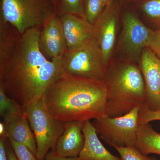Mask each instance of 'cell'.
<instances>
[{
    "instance_id": "cell-23",
    "label": "cell",
    "mask_w": 160,
    "mask_h": 160,
    "mask_svg": "<svg viewBox=\"0 0 160 160\" xmlns=\"http://www.w3.org/2000/svg\"><path fill=\"white\" fill-rule=\"evenodd\" d=\"M8 140L18 160H38L26 146L13 140Z\"/></svg>"
},
{
    "instance_id": "cell-18",
    "label": "cell",
    "mask_w": 160,
    "mask_h": 160,
    "mask_svg": "<svg viewBox=\"0 0 160 160\" xmlns=\"http://www.w3.org/2000/svg\"><path fill=\"white\" fill-rule=\"evenodd\" d=\"M25 115L23 106L9 97L3 89L0 88V115L3 122Z\"/></svg>"
},
{
    "instance_id": "cell-27",
    "label": "cell",
    "mask_w": 160,
    "mask_h": 160,
    "mask_svg": "<svg viewBox=\"0 0 160 160\" xmlns=\"http://www.w3.org/2000/svg\"><path fill=\"white\" fill-rule=\"evenodd\" d=\"M6 154H7V160H18L14 152L12 149L10 142L8 139L6 141Z\"/></svg>"
},
{
    "instance_id": "cell-12",
    "label": "cell",
    "mask_w": 160,
    "mask_h": 160,
    "mask_svg": "<svg viewBox=\"0 0 160 160\" xmlns=\"http://www.w3.org/2000/svg\"><path fill=\"white\" fill-rule=\"evenodd\" d=\"M67 50L75 49L94 37L93 26L84 18L68 13L60 17Z\"/></svg>"
},
{
    "instance_id": "cell-25",
    "label": "cell",
    "mask_w": 160,
    "mask_h": 160,
    "mask_svg": "<svg viewBox=\"0 0 160 160\" xmlns=\"http://www.w3.org/2000/svg\"><path fill=\"white\" fill-rule=\"evenodd\" d=\"M148 48L160 58V29L155 31L153 30L149 40Z\"/></svg>"
},
{
    "instance_id": "cell-24",
    "label": "cell",
    "mask_w": 160,
    "mask_h": 160,
    "mask_svg": "<svg viewBox=\"0 0 160 160\" xmlns=\"http://www.w3.org/2000/svg\"><path fill=\"white\" fill-rule=\"evenodd\" d=\"M154 121H160V110H149L146 105L141 107L139 113V125Z\"/></svg>"
},
{
    "instance_id": "cell-15",
    "label": "cell",
    "mask_w": 160,
    "mask_h": 160,
    "mask_svg": "<svg viewBox=\"0 0 160 160\" xmlns=\"http://www.w3.org/2000/svg\"><path fill=\"white\" fill-rule=\"evenodd\" d=\"M2 122L5 126V137L26 146L37 157L36 140L26 115Z\"/></svg>"
},
{
    "instance_id": "cell-28",
    "label": "cell",
    "mask_w": 160,
    "mask_h": 160,
    "mask_svg": "<svg viewBox=\"0 0 160 160\" xmlns=\"http://www.w3.org/2000/svg\"><path fill=\"white\" fill-rule=\"evenodd\" d=\"M6 138L0 137V160H8L6 148Z\"/></svg>"
},
{
    "instance_id": "cell-2",
    "label": "cell",
    "mask_w": 160,
    "mask_h": 160,
    "mask_svg": "<svg viewBox=\"0 0 160 160\" xmlns=\"http://www.w3.org/2000/svg\"><path fill=\"white\" fill-rule=\"evenodd\" d=\"M104 81L63 74L46 89L43 98L52 115L63 122H84L106 115Z\"/></svg>"
},
{
    "instance_id": "cell-26",
    "label": "cell",
    "mask_w": 160,
    "mask_h": 160,
    "mask_svg": "<svg viewBox=\"0 0 160 160\" xmlns=\"http://www.w3.org/2000/svg\"><path fill=\"white\" fill-rule=\"evenodd\" d=\"M45 160H82L78 156L65 157L57 153L54 149H51L46 155Z\"/></svg>"
},
{
    "instance_id": "cell-30",
    "label": "cell",
    "mask_w": 160,
    "mask_h": 160,
    "mask_svg": "<svg viewBox=\"0 0 160 160\" xmlns=\"http://www.w3.org/2000/svg\"><path fill=\"white\" fill-rule=\"evenodd\" d=\"M132 1H135V0H132Z\"/></svg>"
},
{
    "instance_id": "cell-20",
    "label": "cell",
    "mask_w": 160,
    "mask_h": 160,
    "mask_svg": "<svg viewBox=\"0 0 160 160\" xmlns=\"http://www.w3.org/2000/svg\"><path fill=\"white\" fill-rule=\"evenodd\" d=\"M59 17L70 13L85 18L83 0H60Z\"/></svg>"
},
{
    "instance_id": "cell-22",
    "label": "cell",
    "mask_w": 160,
    "mask_h": 160,
    "mask_svg": "<svg viewBox=\"0 0 160 160\" xmlns=\"http://www.w3.org/2000/svg\"><path fill=\"white\" fill-rule=\"evenodd\" d=\"M114 148L119 154L120 160H158L142 154L135 146Z\"/></svg>"
},
{
    "instance_id": "cell-11",
    "label": "cell",
    "mask_w": 160,
    "mask_h": 160,
    "mask_svg": "<svg viewBox=\"0 0 160 160\" xmlns=\"http://www.w3.org/2000/svg\"><path fill=\"white\" fill-rule=\"evenodd\" d=\"M39 46L42 53L49 60L62 57L67 50L61 20L55 12L47 18L42 26Z\"/></svg>"
},
{
    "instance_id": "cell-1",
    "label": "cell",
    "mask_w": 160,
    "mask_h": 160,
    "mask_svg": "<svg viewBox=\"0 0 160 160\" xmlns=\"http://www.w3.org/2000/svg\"><path fill=\"white\" fill-rule=\"evenodd\" d=\"M41 28L20 34L11 56L0 66V88L24 109L42 98L47 88L63 74L62 57L49 60L40 50Z\"/></svg>"
},
{
    "instance_id": "cell-21",
    "label": "cell",
    "mask_w": 160,
    "mask_h": 160,
    "mask_svg": "<svg viewBox=\"0 0 160 160\" xmlns=\"http://www.w3.org/2000/svg\"><path fill=\"white\" fill-rule=\"evenodd\" d=\"M141 8L144 14L160 29V0H144Z\"/></svg>"
},
{
    "instance_id": "cell-14",
    "label": "cell",
    "mask_w": 160,
    "mask_h": 160,
    "mask_svg": "<svg viewBox=\"0 0 160 160\" xmlns=\"http://www.w3.org/2000/svg\"><path fill=\"white\" fill-rule=\"evenodd\" d=\"M82 132L85 143L78 157L82 160H120V158L109 152L98 137L90 121L83 122Z\"/></svg>"
},
{
    "instance_id": "cell-10",
    "label": "cell",
    "mask_w": 160,
    "mask_h": 160,
    "mask_svg": "<svg viewBox=\"0 0 160 160\" xmlns=\"http://www.w3.org/2000/svg\"><path fill=\"white\" fill-rule=\"evenodd\" d=\"M139 68L145 82L146 107L160 110V58L146 47L141 54Z\"/></svg>"
},
{
    "instance_id": "cell-8",
    "label": "cell",
    "mask_w": 160,
    "mask_h": 160,
    "mask_svg": "<svg viewBox=\"0 0 160 160\" xmlns=\"http://www.w3.org/2000/svg\"><path fill=\"white\" fill-rule=\"evenodd\" d=\"M116 1L105 7L93 25V37L99 46L106 68L116 40L119 6Z\"/></svg>"
},
{
    "instance_id": "cell-13",
    "label": "cell",
    "mask_w": 160,
    "mask_h": 160,
    "mask_svg": "<svg viewBox=\"0 0 160 160\" xmlns=\"http://www.w3.org/2000/svg\"><path fill=\"white\" fill-rule=\"evenodd\" d=\"M83 124V122H66L65 130L54 149L58 154L65 157L78 156L85 143Z\"/></svg>"
},
{
    "instance_id": "cell-4",
    "label": "cell",
    "mask_w": 160,
    "mask_h": 160,
    "mask_svg": "<svg viewBox=\"0 0 160 160\" xmlns=\"http://www.w3.org/2000/svg\"><path fill=\"white\" fill-rule=\"evenodd\" d=\"M1 15L22 34L27 29L42 27L55 12L52 0H1Z\"/></svg>"
},
{
    "instance_id": "cell-17",
    "label": "cell",
    "mask_w": 160,
    "mask_h": 160,
    "mask_svg": "<svg viewBox=\"0 0 160 160\" xmlns=\"http://www.w3.org/2000/svg\"><path fill=\"white\" fill-rule=\"evenodd\" d=\"M20 34L13 26L0 17V66L11 56Z\"/></svg>"
},
{
    "instance_id": "cell-29",
    "label": "cell",
    "mask_w": 160,
    "mask_h": 160,
    "mask_svg": "<svg viewBox=\"0 0 160 160\" xmlns=\"http://www.w3.org/2000/svg\"><path fill=\"white\" fill-rule=\"evenodd\" d=\"M116 0H104V4H105V7L106 6H108L109 4H111L113 2Z\"/></svg>"
},
{
    "instance_id": "cell-19",
    "label": "cell",
    "mask_w": 160,
    "mask_h": 160,
    "mask_svg": "<svg viewBox=\"0 0 160 160\" xmlns=\"http://www.w3.org/2000/svg\"><path fill=\"white\" fill-rule=\"evenodd\" d=\"M105 8L104 0H85V18L93 26Z\"/></svg>"
},
{
    "instance_id": "cell-5",
    "label": "cell",
    "mask_w": 160,
    "mask_h": 160,
    "mask_svg": "<svg viewBox=\"0 0 160 160\" xmlns=\"http://www.w3.org/2000/svg\"><path fill=\"white\" fill-rule=\"evenodd\" d=\"M36 140L37 158L45 160L47 153L54 149L62 134L66 122L57 120L49 112L43 97L24 109Z\"/></svg>"
},
{
    "instance_id": "cell-3",
    "label": "cell",
    "mask_w": 160,
    "mask_h": 160,
    "mask_svg": "<svg viewBox=\"0 0 160 160\" xmlns=\"http://www.w3.org/2000/svg\"><path fill=\"white\" fill-rule=\"evenodd\" d=\"M104 83L107 89L106 114L121 116L146 105L145 82L139 67L123 62L106 68Z\"/></svg>"
},
{
    "instance_id": "cell-6",
    "label": "cell",
    "mask_w": 160,
    "mask_h": 160,
    "mask_svg": "<svg viewBox=\"0 0 160 160\" xmlns=\"http://www.w3.org/2000/svg\"><path fill=\"white\" fill-rule=\"evenodd\" d=\"M63 74L99 81L104 80L106 66L94 37L72 50H67L62 60Z\"/></svg>"
},
{
    "instance_id": "cell-16",
    "label": "cell",
    "mask_w": 160,
    "mask_h": 160,
    "mask_svg": "<svg viewBox=\"0 0 160 160\" xmlns=\"http://www.w3.org/2000/svg\"><path fill=\"white\" fill-rule=\"evenodd\" d=\"M135 147L145 155H160V133L154 130L149 123L139 125Z\"/></svg>"
},
{
    "instance_id": "cell-9",
    "label": "cell",
    "mask_w": 160,
    "mask_h": 160,
    "mask_svg": "<svg viewBox=\"0 0 160 160\" xmlns=\"http://www.w3.org/2000/svg\"><path fill=\"white\" fill-rule=\"evenodd\" d=\"M121 44L129 56H141L143 49L148 47L153 30L145 26L133 12H126L122 16Z\"/></svg>"
},
{
    "instance_id": "cell-7",
    "label": "cell",
    "mask_w": 160,
    "mask_h": 160,
    "mask_svg": "<svg viewBox=\"0 0 160 160\" xmlns=\"http://www.w3.org/2000/svg\"><path fill=\"white\" fill-rule=\"evenodd\" d=\"M140 108H135L118 117H109L106 115L94 119L92 125L100 138L110 146H135Z\"/></svg>"
}]
</instances>
